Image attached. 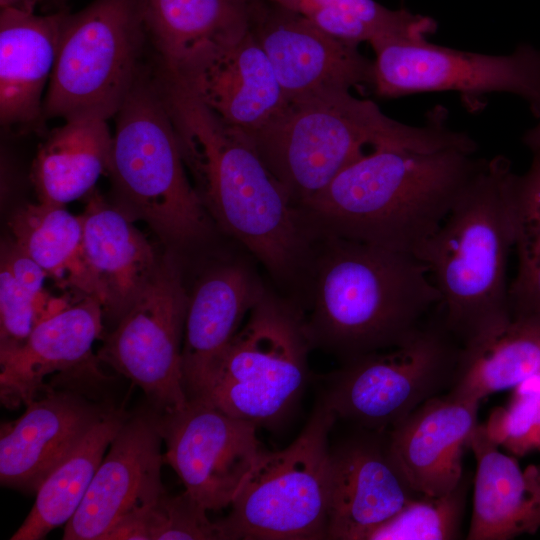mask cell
I'll list each match as a JSON object with an SVG mask.
<instances>
[{"instance_id": "36", "label": "cell", "mask_w": 540, "mask_h": 540, "mask_svg": "<svg viewBox=\"0 0 540 540\" xmlns=\"http://www.w3.org/2000/svg\"><path fill=\"white\" fill-rule=\"evenodd\" d=\"M0 264L4 265L19 285L44 310L46 318L62 311L71 303L64 297H53L44 289L47 273L10 239L1 243Z\"/></svg>"}, {"instance_id": "39", "label": "cell", "mask_w": 540, "mask_h": 540, "mask_svg": "<svg viewBox=\"0 0 540 540\" xmlns=\"http://www.w3.org/2000/svg\"><path fill=\"white\" fill-rule=\"evenodd\" d=\"M65 1H67V0H56V2H57L58 4H62V3H64Z\"/></svg>"}, {"instance_id": "14", "label": "cell", "mask_w": 540, "mask_h": 540, "mask_svg": "<svg viewBox=\"0 0 540 540\" xmlns=\"http://www.w3.org/2000/svg\"><path fill=\"white\" fill-rule=\"evenodd\" d=\"M159 412L129 414L110 443L64 540H103L121 520L144 511L167 494L161 480L164 454Z\"/></svg>"}, {"instance_id": "23", "label": "cell", "mask_w": 540, "mask_h": 540, "mask_svg": "<svg viewBox=\"0 0 540 540\" xmlns=\"http://www.w3.org/2000/svg\"><path fill=\"white\" fill-rule=\"evenodd\" d=\"M67 10L0 12V121L4 127H37L43 120V92L55 65Z\"/></svg>"}, {"instance_id": "2", "label": "cell", "mask_w": 540, "mask_h": 540, "mask_svg": "<svg viewBox=\"0 0 540 540\" xmlns=\"http://www.w3.org/2000/svg\"><path fill=\"white\" fill-rule=\"evenodd\" d=\"M297 286L312 348L342 362L402 344L441 301L416 256L331 236H310Z\"/></svg>"}, {"instance_id": "31", "label": "cell", "mask_w": 540, "mask_h": 540, "mask_svg": "<svg viewBox=\"0 0 540 540\" xmlns=\"http://www.w3.org/2000/svg\"><path fill=\"white\" fill-rule=\"evenodd\" d=\"M514 248L517 274L509 286L510 312L540 311V152L513 184Z\"/></svg>"}, {"instance_id": "22", "label": "cell", "mask_w": 540, "mask_h": 540, "mask_svg": "<svg viewBox=\"0 0 540 540\" xmlns=\"http://www.w3.org/2000/svg\"><path fill=\"white\" fill-rule=\"evenodd\" d=\"M85 198L83 256L104 318L116 325L153 277L162 256L135 221L96 189Z\"/></svg>"}, {"instance_id": "38", "label": "cell", "mask_w": 540, "mask_h": 540, "mask_svg": "<svg viewBox=\"0 0 540 540\" xmlns=\"http://www.w3.org/2000/svg\"><path fill=\"white\" fill-rule=\"evenodd\" d=\"M247 1H248L249 3H251V4H253V3H256V2H258V1H260V0H247Z\"/></svg>"}, {"instance_id": "27", "label": "cell", "mask_w": 540, "mask_h": 540, "mask_svg": "<svg viewBox=\"0 0 540 540\" xmlns=\"http://www.w3.org/2000/svg\"><path fill=\"white\" fill-rule=\"evenodd\" d=\"M107 121L71 118L48 133L30 170L37 201L65 206L95 189L110 163L113 134Z\"/></svg>"}, {"instance_id": "35", "label": "cell", "mask_w": 540, "mask_h": 540, "mask_svg": "<svg viewBox=\"0 0 540 540\" xmlns=\"http://www.w3.org/2000/svg\"><path fill=\"white\" fill-rule=\"evenodd\" d=\"M220 540L216 522L207 517V510L186 492L178 496L168 493L162 501V527L158 540Z\"/></svg>"}, {"instance_id": "13", "label": "cell", "mask_w": 540, "mask_h": 540, "mask_svg": "<svg viewBox=\"0 0 540 540\" xmlns=\"http://www.w3.org/2000/svg\"><path fill=\"white\" fill-rule=\"evenodd\" d=\"M159 427L166 446L164 462L174 469L184 492L207 511L231 505L265 448L255 424L202 399L159 412Z\"/></svg>"}, {"instance_id": "4", "label": "cell", "mask_w": 540, "mask_h": 540, "mask_svg": "<svg viewBox=\"0 0 540 540\" xmlns=\"http://www.w3.org/2000/svg\"><path fill=\"white\" fill-rule=\"evenodd\" d=\"M248 136L296 207L377 147L476 150L468 135L444 124L440 111L427 125L410 126L391 119L374 102L356 98L349 90L288 102L269 123Z\"/></svg>"}, {"instance_id": "18", "label": "cell", "mask_w": 540, "mask_h": 540, "mask_svg": "<svg viewBox=\"0 0 540 540\" xmlns=\"http://www.w3.org/2000/svg\"><path fill=\"white\" fill-rule=\"evenodd\" d=\"M365 431L330 449L327 539H370L419 496L392 458L386 432Z\"/></svg>"}, {"instance_id": "30", "label": "cell", "mask_w": 540, "mask_h": 540, "mask_svg": "<svg viewBox=\"0 0 540 540\" xmlns=\"http://www.w3.org/2000/svg\"><path fill=\"white\" fill-rule=\"evenodd\" d=\"M293 11L327 34L357 45L385 38H423L436 30L433 19L375 0H268Z\"/></svg>"}, {"instance_id": "29", "label": "cell", "mask_w": 540, "mask_h": 540, "mask_svg": "<svg viewBox=\"0 0 540 540\" xmlns=\"http://www.w3.org/2000/svg\"><path fill=\"white\" fill-rule=\"evenodd\" d=\"M8 226L12 240L61 287L83 297H95V289L82 249L81 215L64 205L28 203L17 208Z\"/></svg>"}, {"instance_id": "17", "label": "cell", "mask_w": 540, "mask_h": 540, "mask_svg": "<svg viewBox=\"0 0 540 540\" xmlns=\"http://www.w3.org/2000/svg\"><path fill=\"white\" fill-rule=\"evenodd\" d=\"M157 73L248 135L264 127L288 103L250 29L234 41L200 52L173 73Z\"/></svg>"}, {"instance_id": "7", "label": "cell", "mask_w": 540, "mask_h": 540, "mask_svg": "<svg viewBox=\"0 0 540 540\" xmlns=\"http://www.w3.org/2000/svg\"><path fill=\"white\" fill-rule=\"evenodd\" d=\"M312 349L298 304L266 288L195 399L257 427L275 426L304 391Z\"/></svg>"}, {"instance_id": "19", "label": "cell", "mask_w": 540, "mask_h": 540, "mask_svg": "<svg viewBox=\"0 0 540 540\" xmlns=\"http://www.w3.org/2000/svg\"><path fill=\"white\" fill-rule=\"evenodd\" d=\"M25 407L19 418L1 424L0 483L34 495L109 408L71 388H50Z\"/></svg>"}, {"instance_id": "3", "label": "cell", "mask_w": 540, "mask_h": 540, "mask_svg": "<svg viewBox=\"0 0 540 540\" xmlns=\"http://www.w3.org/2000/svg\"><path fill=\"white\" fill-rule=\"evenodd\" d=\"M461 149L377 147L297 208L309 236L417 256L484 166Z\"/></svg>"}, {"instance_id": "24", "label": "cell", "mask_w": 540, "mask_h": 540, "mask_svg": "<svg viewBox=\"0 0 540 540\" xmlns=\"http://www.w3.org/2000/svg\"><path fill=\"white\" fill-rule=\"evenodd\" d=\"M468 446L477 467L468 540H507L540 529V466L521 469L499 451L484 425L474 428Z\"/></svg>"}, {"instance_id": "20", "label": "cell", "mask_w": 540, "mask_h": 540, "mask_svg": "<svg viewBox=\"0 0 540 540\" xmlns=\"http://www.w3.org/2000/svg\"><path fill=\"white\" fill-rule=\"evenodd\" d=\"M267 287L245 260L209 269L189 294L182 346L187 398L202 392L218 361Z\"/></svg>"}, {"instance_id": "12", "label": "cell", "mask_w": 540, "mask_h": 540, "mask_svg": "<svg viewBox=\"0 0 540 540\" xmlns=\"http://www.w3.org/2000/svg\"><path fill=\"white\" fill-rule=\"evenodd\" d=\"M375 52L373 89L396 98L421 92L465 95L516 94L540 117V48L521 45L509 55H486L429 43L423 38H385Z\"/></svg>"}, {"instance_id": "21", "label": "cell", "mask_w": 540, "mask_h": 540, "mask_svg": "<svg viewBox=\"0 0 540 540\" xmlns=\"http://www.w3.org/2000/svg\"><path fill=\"white\" fill-rule=\"evenodd\" d=\"M479 403L440 394L386 432L391 456L417 494L440 496L460 482Z\"/></svg>"}, {"instance_id": "9", "label": "cell", "mask_w": 540, "mask_h": 540, "mask_svg": "<svg viewBox=\"0 0 540 540\" xmlns=\"http://www.w3.org/2000/svg\"><path fill=\"white\" fill-rule=\"evenodd\" d=\"M147 38L138 0H93L67 12L43 101V120L120 110L142 69Z\"/></svg>"}, {"instance_id": "8", "label": "cell", "mask_w": 540, "mask_h": 540, "mask_svg": "<svg viewBox=\"0 0 540 540\" xmlns=\"http://www.w3.org/2000/svg\"><path fill=\"white\" fill-rule=\"evenodd\" d=\"M334 413L320 400L286 448H264L229 514L215 521L220 540L327 539L330 447Z\"/></svg>"}, {"instance_id": "37", "label": "cell", "mask_w": 540, "mask_h": 540, "mask_svg": "<svg viewBox=\"0 0 540 540\" xmlns=\"http://www.w3.org/2000/svg\"><path fill=\"white\" fill-rule=\"evenodd\" d=\"M523 141L534 153L540 152V121L534 128L526 132Z\"/></svg>"}, {"instance_id": "34", "label": "cell", "mask_w": 540, "mask_h": 540, "mask_svg": "<svg viewBox=\"0 0 540 540\" xmlns=\"http://www.w3.org/2000/svg\"><path fill=\"white\" fill-rule=\"evenodd\" d=\"M44 319L46 315L41 306L0 264V353L21 346Z\"/></svg>"}, {"instance_id": "1", "label": "cell", "mask_w": 540, "mask_h": 540, "mask_svg": "<svg viewBox=\"0 0 540 540\" xmlns=\"http://www.w3.org/2000/svg\"><path fill=\"white\" fill-rule=\"evenodd\" d=\"M156 77L185 165L213 223L277 283L297 286L310 238L288 193L246 133L227 125L177 84Z\"/></svg>"}, {"instance_id": "32", "label": "cell", "mask_w": 540, "mask_h": 540, "mask_svg": "<svg viewBox=\"0 0 540 540\" xmlns=\"http://www.w3.org/2000/svg\"><path fill=\"white\" fill-rule=\"evenodd\" d=\"M469 478L440 496L419 495L393 518L379 527L370 539L452 540L460 537Z\"/></svg>"}, {"instance_id": "26", "label": "cell", "mask_w": 540, "mask_h": 540, "mask_svg": "<svg viewBox=\"0 0 540 540\" xmlns=\"http://www.w3.org/2000/svg\"><path fill=\"white\" fill-rule=\"evenodd\" d=\"M540 375V311L511 317L461 345L448 393L480 402Z\"/></svg>"}, {"instance_id": "33", "label": "cell", "mask_w": 540, "mask_h": 540, "mask_svg": "<svg viewBox=\"0 0 540 540\" xmlns=\"http://www.w3.org/2000/svg\"><path fill=\"white\" fill-rule=\"evenodd\" d=\"M484 427L513 455L540 450V391L518 393L507 406L494 409Z\"/></svg>"}, {"instance_id": "6", "label": "cell", "mask_w": 540, "mask_h": 540, "mask_svg": "<svg viewBox=\"0 0 540 540\" xmlns=\"http://www.w3.org/2000/svg\"><path fill=\"white\" fill-rule=\"evenodd\" d=\"M115 117L112 203L146 223L170 252L205 242L214 223L188 176L156 75L142 67Z\"/></svg>"}, {"instance_id": "5", "label": "cell", "mask_w": 540, "mask_h": 540, "mask_svg": "<svg viewBox=\"0 0 540 540\" xmlns=\"http://www.w3.org/2000/svg\"><path fill=\"white\" fill-rule=\"evenodd\" d=\"M515 176L505 157L485 161L416 256L440 294L444 326L461 345L511 317L507 265Z\"/></svg>"}, {"instance_id": "10", "label": "cell", "mask_w": 540, "mask_h": 540, "mask_svg": "<svg viewBox=\"0 0 540 540\" xmlns=\"http://www.w3.org/2000/svg\"><path fill=\"white\" fill-rule=\"evenodd\" d=\"M460 348L439 314L400 345L344 361L327 375L321 401L336 418L388 432L419 405L450 389Z\"/></svg>"}, {"instance_id": "11", "label": "cell", "mask_w": 540, "mask_h": 540, "mask_svg": "<svg viewBox=\"0 0 540 540\" xmlns=\"http://www.w3.org/2000/svg\"><path fill=\"white\" fill-rule=\"evenodd\" d=\"M188 301L178 258L167 251L96 354L141 388L159 412L182 409L188 402L182 369Z\"/></svg>"}, {"instance_id": "25", "label": "cell", "mask_w": 540, "mask_h": 540, "mask_svg": "<svg viewBox=\"0 0 540 540\" xmlns=\"http://www.w3.org/2000/svg\"><path fill=\"white\" fill-rule=\"evenodd\" d=\"M158 71L173 73L195 55L243 36L250 27L247 0H138Z\"/></svg>"}, {"instance_id": "16", "label": "cell", "mask_w": 540, "mask_h": 540, "mask_svg": "<svg viewBox=\"0 0 540 540\" xmlns=\"http://www.w3.org/2000/svg\"><path fill=\"white\" fill-rule=\"evenodd\" d=\"M104 312L100 302L82 297L39 322L18 348L0 353V400L17 409L47 391L45 378L56 382H101L107 377L92 352L102 338Z\"/></svg>"}, {"instance_id": "15", "label": "cell", "mask_w": 540, "mask_h": 540, "mask_svg": "<svg viewBox=\"0 0 540 540\" xmlns=\"http://www.w3.org/2000/svg\"><path fill=\"white\" fill-rule=\"evenodd\" d=\"M249 29L287 102L373 85V61L357 45L327 34L293 11L260 0L252 5Z\"/></svg>"}, {"instance_id": "28", "label": "cell", "mask_w": 540, "mask_h": 540, "mask_svg": "<svg viewBox=\"0 0 540 540\" xmlns=\"http://www.w3.org/2000/svg\"><path fill=\"white\" fill-rule=\"evenodd\" d=\"M109 408L36 492L29 514L11 540H40L66 524L80 507L106 449L128 417Z\"/></svg>"}]
</instances>
